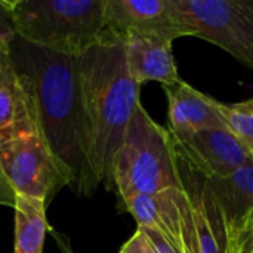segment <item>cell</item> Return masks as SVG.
<instances>
[{
	"label": "cell",
	"mask_w": 253,
	"mask_h": 253,
	"mask_svg": "<svg viewBox=\"0 0 253 253\" xmlns=\"http://www.w3.org/2000/svg\"><path fill=\"white\" fill-rule=\"evenodd\" d=\"M13 71L31 98L36 127L56 168L77 197H90L98 184L83 107L79 56L36 46L15 36L9 43Z\"/></svg>",
	"instance_id": "obj_1"
},
{
	"label": "cell",
	"mask_w": 253,
	"mask_h": 253,
	"mask_svg": "<svg viewBox=\"0 0 253 253\" xmlns=\"http://www.w3.org/2000/svg\"><path fill=\"white\" fill-rule=\"evenodd\" d=\"M79 80L89 132L92 173L98 187L102 184L111 191L117 153L141 104V84L129 71L122 34L105 28L79 56Z\"/></svg>",
	"instance_id": "obj_2"
},
{
	"label": "cell",
	"mask_w": 253,
	"mask_h": 253,
	"mask_svg": "<svg viewBox=\"0 0 253 253\" xmlns=\"http://www.w3.org/2000/svg\"><path fill=\"white\" fill-rule=\"evenodd\" d=\"M170 188H181L173 139L139 104L114 162L111 191L123 202Z\"/></svg>",
	"instance_id": "obj_3"
},
{
	"label": "cell",
	"mask_w": 253,
	"mask_h": 253,
	"mask_svg": "<svg viewBox=\"0 0 253 253\" xmlns=\"http://www.w3.org/2000/svg\"><path fill=\"white\" fill-rule=\"evenodd\" d=\"M13 19L22 40L79 56L107 28L105 0H13Z\"/></svg>",
	"instance_id": "obj_4"
},
{
	"label": "cell",
	"mask_w": 253,
	"mask_h": 253,
	"mask_svg": "<svg viewBox=\"0 0 253 253\" xmlns=\"http://www.w3.org/2000/svg\"><path fill=\"white\" fill-rule=\"evenodd\" d=\"M191 36L253 68V0H173Z\"/></svg>",
	"instance_id": "obj_5"
},
{
	"label": "cell",
	"mask_w": 253,
	"mask_h": 253,
	"mask_svg": "<svg viewBox=\"0 0 253 253\" xmlns=\"http://www.w3.org/2000/svg\"><path fill=\"white\" fill-rule=\"evenodd\" d=\"M0 170L18 196L40 199L47 206L65 187L56 163L39 132L0 145Z\"/></svg>",
	"instance_id": "obj_6"
},
{
	"label": "cell",
	"mask_w": 253,
	"mask_h": 253,
	"mask_svg": "<svg viewBox=\"0 0 253 253\" xmlns=\"http://www.w3.org/2000/svg\"><path fill=\"white\" fill-rule=\"evenodd\" d=\"M120 203L138 227L157 231L178 253H200L190 202L182 187L153 196H132Z\"/></svg>",
	"instance_id": "obj_7"
},
{
	"label": "cell",
	"mask_w": 253,
	"mask_h": 253,
	"mask_svg": "<svg viewBox=\"0 0 253 253\" xmlns=\"http://www.w3.org/2000/svg\"><path fill=\"white\" fill-rule=\"evenodd\" d=\"M175 153L181 187L190 202L200 253H227L228 239L222 211L208 176L176 147Z\"/></svg>",
	"instance_id": "obj_8"
},
{
	"label": "cell",
	"mask_w": 253,
	"mask_h": 253,
	"mask_svg": "<svg viewBox=\"0 0 253 253\" xmlns=\"http://www.w3.org/2000/svg\"><path fill=\"white\" fill-rule=\"evenodd\" d=\"M107 28L117 34L138 33L175 42L191 36L173 0H105Z\"/></svg>",
	"instance_id": "obj_9"
},
{
	"label": "cell",
	"mask_w": 253,
	"mask_h": 253,
	"mask_svg": "<svg viewBox=\"0 0 253 253\" xmlns=\"http://www.w3.org/2000/svg\"><path fill=\"white\" fill-rule=\"evenodd\" d=\"M173 144L208 178H227L253 165V154L228 127L203 129Z\"/></svg>",
	"instance_id": "obj_10"
},
{
	"label": "cell",
	"mask_w": 253,
	"mask_h": 253,
	"mask_svg": "<svg viewBox=\"0 0 253 253\" xmlns=\"http://www.w3.org/2000/svg\"><path fill=\"white\" fill-rule=\"evenodd\" d=\"M221 206L227 239V253H236L253 236V165L227 178H208Z\"/></svg>",
	"instance_id": "obj_11"
},
{
	"label": "cell",
	"mask_w": 253,
	"mask_h": 253,
	"mask_svg": "<svg viewBox=\"0 0 253 253\" xmlns=\"http://www.w3.org/2000/svg\"><path fill=\"white\" fill-rule=\"evenodd\" d=\"M163 89L168 98V130L173 139L203 129L227 127L222 104L212 96L194 89L182 79Z\"/></svg>",
	"instance_id": "obj_12"
},
{
	"label": "cell",
	"mask_w": 253,
	"mask_h": 253,
	"mask_svg": "<svg viewBox=\"0 0 253 253\" xmlns=\"http://www.w3.org/2000/svg\"><path fill=\"white\" fill-rule=\"evenodd\" d=\"M122 36L129 71L139 84L159 82L162 86H169L181 79L172 52V42L138 33Z\"/></svg>",
	"instance_id": "obj_13"
},
{
	"label": "cell",
	"mask_w": 253,
	"mask_h": 253,
	"mask_svg": "<svg viewBox=\"0 0 253 253\" xmlns=\"http://www.w3.org/2000/svg\"><path fill=\"white\" fill-rule=\"evenodd\" d=\"M37 132L28 92L12 73L0 87V145L18 136Z\"/></svg>",
	"instance_id": "obj_14"
},
{
	"label": "cell",
	"mask_w": 253,
	"mask_h": 253,
	"mask_svg": "<svg viewBox=\"0 0 253 253\" xmlns=\"http://www.w3.org/2000/svg\"><path fill=\"white\" fill-rule=\"evenodd\" d=\"M46 208L40 199L16 194L15 202V251L13 253H43L46 237Z\"/></svg>",
	"instance_id": "obj_15"
},
{
	"label": "cell",
	"mask_w": 253,
	"mask_h": 253,
	"mask_svg": "<svg viewBox=\"0 0 253 253\" xmlns=\"http://www.w3.org/2000/svg\"><path fill=\"white\" fill-rule=\"evenodd\" d=\"M222 114L231 133L253 154V98L230 105L222 104Z\"/></svg>",
	"instance_id": "obj_16"
},
{
	"label": "cell",
	"mask_w": 253,
	"mask_h": 253,
	"mask_svg": "<svg viewBox=\"0 0 253 253\" xmlns=\"http://www.w3.org/2000/svg\"><path fill=\"white\" fill-rule=\"evenodd\" d=\"M119 253H178L157 231L138 227Z\"/></svg>",
	"instance_id": "obj_17"
},
{
	"label": "cell",
	"mask_w": 253,
	"mask_h": 253,
	"mask_svg": "<svg viewBox=\"0 0 253 253\" xmlns=\"http://www.w3.org/2000/svg\"><path fill=\"white\" fill-rule=\"evenodd\" d=\"M16 36L13 19V0H0V40L9 43Z\"/></svg>",
	"instance_id": "obj_18"
},
{
	"label": "cell",
	"mask_w": 253,
	"mask_h": 253,
	"mask_svg": "<svg viewBox=\"0 0 253 253\" xmlns=\"http://www.w3.org/2000/svg\"><path fill=\"white\" fill-rule=\"evenodd\" d=\"M16 202V193L0 170V206H7V208H15Z\"/></svg>",
	"instance_id": "obj_19"
},
{
	"label": "cell",
	"mask_w": 253,
	"mask_h": 253,
	"mask_svg": "<svg viewBox=\"0 0 253 253\" xmlns=\"http://www.w3.org/2000/svg\"><path fill=\"white\" fill-rule=\"evenodd\" d=\"M12 73V62L9 56V46L6 42L0 43V87Z\"/></svg>",
	"instance_id": "obj_20"
},
{
	"label": "cell",
	"mask_w": 253,
	"mask_h": 253,
	"mask_svg": "<svg viewBox=\"0 0 253 253\" xmlns=\"http://www.w3.org/2000/svg\"><path fill=\"white\" fill-rule=\"evenodd\" d=\"M236 253H253V236L251 239H248Z\"/></svg>",
	"instance_id": "obj_21"
}]
</instances>
